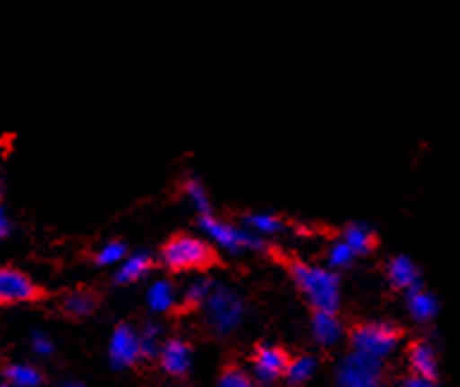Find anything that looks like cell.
Masks as SVG:
<instances>
[{
	"mask_svg": "<svg viewBox=\"0 0 460 387\" xmlns=\"http://www.w3.org/2000/svg\"><path fill=\"white\" fill-rule=\"evenodd\" d=\"M280 261L286 266L295 287L299 289V295L311 306V311H339V306H341V283H339V276L332 268L309 264V261H302L297 257H283Z\"/></svg>",
	"mask_w": 460,
	"mask_h": 387,
	"instance_id": "cell-1",
	"label": "cell"
},
{
	"mask_svg": "<svg viewBox=\"0 0 460 387\" xmlns=\"http://www.w3.org/2000/svg\"><path fill=\"white\" fill-rule=\"evenodd\" d=\"M47 299V289L35 283L29 273L17 266H0V308L40 303Z\"/></svg>",
	"mask_w": 460,
	"mask_h": 387,
	"instance_id": "cell-6",
	"label": "cell"
},
{
	"mask_svg": "<svg viewBox=\"0 0 460 387\" xmlns=\"http://www.w3.org/2000/svg\"><path fill=\"white\" fill-rule=\"evenodd\" d=\"M402 387H438V383L426 381V378H419V376H414V374H411L409 378H404Z\"/></svg>",
	"mask_w": 460,
	"mask_h": 387,
	"instance_id": "cell-29",
	"label": "cell"
},
{
	"mask_svg": "<svg viewBox=\"0 0 460 387\" xmlns=\"http://www.w3.org/2000/svg\"><path fill=\"white\" fill-rule=\"evenodd\" d=\"M182 191H185V197L190 198V203H192L194 210H197L199 215L213 213V203H210L208 189H206V185L201 182L199 175H187V178L182 180Z\"/></svg>",
	"mask_w": 460,
	"mask_h": 387,
	"instance_id": "cell-23",
	"label": "cell"
},
{
	"mask_svg": "<svg viewBox=\"0 0 460 387\" xmlns=\"http://www.w3.org/2000/svg\"><path fill=\"white\" fill-rule=\"evenodd\" d=\"M0 387H7V385H3V383H0Z\"/></svg>",
	"mask_w": 460,
	"mask_h": 387,
	"instance_id": "cell-33",
	"label": "cell"
},
{
	"mask_svg": "<svg viewBox=\"0 0 460 387\" xmlns=\"http://www.w3.org/2000/svg\"><path fill=\"white\" fill-rule=\"evenodd\" d=\"M3 376L14 387H40L45 383V374L31 365H5Z\"/></svg>",
	"mask_w": 460,
	"mask_h": 387,
	"instance_id": "cell-22",
	"label": "cell"
},
{
	"mask_svg": "<svg viewBox=\"0 0 460 387\" xmlns=\"http://www.w3.org/2000/svg\"><path fill=\"white\" fill-rule=\"evenodd\" d=\"M64 387H84V385H82V383H68V385H64Z\"/></svg>",
	"mask_w": 460,
	"mask_h": 387,
	"instance_id": "cell-31",
	"label": "cell"
},
{
	"mask_svg": "<svg viewBox=\"0 0 460 387\" xmlns=\"http://www.w3.org/2000/svg\"><path fill=\"white\" fill-rule=\"evenodd\" d=\"M7 232H10V222H7L5 210H3V206H0V238H5Z\"/></svg>",
	"mask_w": 460,
	"mask_h": 387,
	"instance_id": "cell-30",
	"label": "cell"
},
{
	"mask_svg": "<svg viewBox=\"0 0 460 387\" xmlns=\"http://www.w3.org/2000/svg\"><path fill=\"white\" fill-rule=\"evenodd\" d=\"M404 295H407L409 315H411L419 324L432 322V320L439 315L438 296L432 295V292H428L423 285H416V287H411L409 292H404Z\"/></svg>",
	"mask_w": 460,
	"mask_h": 387,
	"instance_id": "cell-14",
	"label": "cell"
},
{
	"mask_svg": "<svg viewBox=\"0 0 460 387\" xmlns=\"http://www.w3.org/2000/svg\"><path fill=\"white\" fill-rule=\"evenodd\" d=\"M0 197H3V187H0Z\"/></svg>",
	"mask_w": 460,
	"mask_h": 387,
	"instance_id": "cell-32",
	"label": "cell"
},
{
	"mask_svg": "<svg viewBox=\"0 0 460 387\" xmlns=\"http://www.w3.org/2000/svg\"><path fill=\"white\" fill-rule=\"evenodd\" d=\"M385 277L397 292H409L411 287L420 285V271L407 255H395L385 264Z\"/></svg>",
	"mask_w": 460,
	"mask_h": 387,
	"instance_id": "cell-13",
	"label": "cell"
},
{
	"mask_svg": "<svg viewBox=\"0 0 460 387\" xmlns=\"http://www.w3.org/2000/svg\"><path fill=\"white\" fill-rule=\"evenodd\" d=\"M409 366H411V374L419 378H426V381L438 383L439 378V359L435 353V346L430 341H411L407 350Z\"/></svg>",
	"mask_w": 460,
	"mask_h": 387,
	"instance_id": "cell-11",
	"label": "cell"
},
{
	"mask_svg": "<svg viewBox=\"0 0 460 387\" xmlns=\"http://www.w3.org/2000/svg\"><path fill=\"white\" fill-rule=\"evenodd\" d=\"M216 287V283L210 280V277L201 276L197 277L194 283L187 285V289L182 292L181 301H178V308H175V312H194L199 311V308L204 306L206 296L210 295V289Z\"/></svg>",
	"mask_w": 460,
	"mask_h": 387,
	"instance_id": "cell-20",
	"label": "cell"
},
{
	"mask_svg": "<svg viewBox=\"0 0 460 387\" xmlns=\"http://www.w3.org/2000/svg\"><path fill=\"white\" fill-rule=\"evenodd\" d=\"M245 229H251L257 236H279L288 229V222L276 213H245L243 215Z\"/></svg>",
	"mask_w": 460,
	"mask_h": 387,
	"instance_id": "cell-19",
	"label": "cell"
},
{
	"mask_svg": "<svg viewBox=\"0 0 460 387\" xmlns=\"http://www.w3.org/2000/svg\"><path fill=\"white\" fill-rule=\"evenodd\" d=\"M99 306L101 296L93 289H73V292L61 296L58 311L64 312V318L80 322V320L92 318L93 312L99 311Z\"/></svg>",
	"mask_w": 460,
	"mask_h": 387,
	"instance_id": "cell-12",
	"label": "cell"
},
{
	"mask_svg": "<svg viewBox=\"0 0 460 387\" xmlns=\"http://www.w3.org/2000/svg\"><path fill=\"white\" fill-rule=\"evenodd\" d=\"M384 359L350 350L337 366L339 387H384Z\"/></svg>",
	"mask_w": 460,
	"mask_h": 387,
	"instance_id": "cell-7",
	"label": "cell"
},
{
	"mask_svg": "<svg viewBox=\"0 0 460 387\" xmlns=\"http://www.w3.org/2000/svg\"><path fill=\"white\" fill-rule=\"evenodd\" d=\"M252 371L262 383H276L286 376V369L290 365V355L274 343H257L252 350Z\"/></svg>",
	"mask_w": 460,
	"mask_h": 387,
	"instance_id": "cell-9",
	"label": "cell"
},
{
	"mask_svg": "<svg viewBox=\"0 0 460 387\" xmlns=\"http://www.w3.org/2000/svg\"><path fill=\"white\" fill-rule=\"evenodd\" d=\"M199 229L213 243H217L222 250H227V252H234V255L248 252V250L251 252H274V248L262 236L252 233L251 229H241V226L229 224V222L220 220L216 213L199 215Z\"/></svg>",
	"mask_w": 460,
	"mask_h": 387,
	"instance_id": "cell-5",
	"label": "cell"
},
{
	"mask_svg": "<svg viewBox=\"0 0 460 387\" xmlns=\"http://www.w3.org/2000/svg\"><path fill=\"white\" fill-rule=\"evenodd\" d=\"M199 311L204 312L206 330L217 339H225V336L239 330L245 318V303L241 295H236L232 287H225V285H216L210 289L204 306Z\"/></svg>",
	"mask_w": 460,
	"mask_h": 387,
	"instance_id": "cell-3",
	"label": "cell"
},
{
	"mask_svg": "<svg viewBox=\"0 0 460 387\" xmlns=\"http://www.w3.org/2000/svg\"><path fill=\"white\" fill-rule=\"evenodd\" d=\"M124 255H127V243H122V241H108V243L93 255V261L99 266H112L117 264V261H124Z\"/></svg>",
	"mask_w": 460,
	"mask_h": 387,
	"instance_id": "cell-27",
	"label": "cell"
},
{
	"mask_svg": "<svg viewBox=\"0 0 460 387\" xmlns=\"http://www.w3.org/2000/svg\"><path fill=\"white\" fill-rule=\"evenodd\" d=\"M315 369H318V359L314 355H297V357H290V365H288L283 378L290 387H302L304 383L311 381Z\"/></svg>",
	"mask_w": 460,
	"mask_h": 387,
	"instance_id": "cell-21",
	"label": "cell"
},
{
	"mask_svg": "<svg viewBox=\"0 0 460 387\" xmlns=\"http://www.w3.org/2000/svg\"><path fill=\"white\" fill-rule=\"evenodd\" d=\"M339 238H341L350 250H353V255L356 257L372 255L374 250H376V245H379V238H376L372 226L358 224V222L356 224L344 226V229H341V236Z\"/></svg>",
	"mask_w": 460,
	"mask_h": 387,
	"instance_id": "cell-16",
	"label": "cell"
},
{
	"mask_svg": "<svg viewBox=\"0 0 460 387\" xmlns=\"http://www.w3.org/2000/svg\"><path fill=\"white\" fill-rule=\"evenodd\" d=\"M217 387H255V383L239 365H225L217 376Z\"/></svg>",
	"mask_w": 460,
	"mask_h": 387,
	"instance_id": "cell-26",
	"label": "cell"
},
{
	"mask_svg": "<svg viewBox=\"0 0 460 387\" xmlns=\"http://www.w3.org/2000/svg\"><path fill=\"white\" fill-rule=\"evenodd\" d=\"M31 346H33V350L38 355H52L54 353L52 339L45 334H40V331H35L33 339H31Z\"/></svg>",
	"mask_w": 460,
	"mask_h": 387,
	"instance_id": "cell-28",
	"label": "cell"
},
{
	"mask_svg": "<svg viewBox=\"0 0 460 387\" xmlns=\"http://www.w3.org/2000/svg\"><path fill=\"white\" fill-rule=\"evenodd\" d=\"M356 259L358 257L353 255V250H350L341 238L334 241V243L330 245V250H327V268H332V271L349 268V266H353V261Z\"/></svg>",
	"mask_w": 460,
	"mask_h": 387,
	"instance_id": "cell-25",
	"label": "cell"
},
{
	"mask_svg": "<svg viewBox=\"0 0 460 387\" xmlns=\"http://www.w3.org/2000/svg\"><path fill=\"white\" fill-rule=\"evenodd\" d=\"M152 266H155V259H152L150 252H136V255L127 257L122 261V266L117 268L115 277H112V283L115 285H134L138 280L147 276L152 271Z\"/></svg>",
	"mask_w": 460,
	"mask_h": 387,
	"instance_id": "cell-17",
	"label": "cell"
},
{
	"mask_svg": "<svg viewBox=\"0 0 460 387\" xmlns=\"http://www.w3.org/2000/svg\"><path fill=\"white\" fill-rule=\"evenodd\" d=\"M311 334L321 347H332L344 336V327L339 322L337 312L311 311Z\"/></svg>",
	"mask_w": 460,
	"mask_h": 387,
	"instance_id": "cell-15",
	"label": "cell"
},
{
	"mask_svg": "<svg viewBox=\"0 0 460 387\" xmlns=\"http://www.w3.org/2000/svg\"><path fill=\"white\" fill-rule=\"evenodd\" d=\"M159 261L164 268L173 273L185 271H210L220 264V257L213 250V245L204 238L190 236V233H175L159 250Z\"/></svg>",
	"mask_w": 460,
	"mask_h": 387,
	"instance_id": "cell-2",
	"label": "cell"
},
{
	"mask_svg": "<svg viewBox=\"0 0 460 387\" xmlns=\"http://www.w3.org/2000/svg\"><path fill=\"white\" fill-rule=\"evenodd\" d=\"M404 339V331L400 324L388 322V320H367V322L356 324L349 334L350 347L356 353L369 355V357L385 359L395 353Z\"/></svg>",
	"mask_w": 460,
	"mask_h": 387,
	"instance_id": "cell-4",
	"label": "cell"
},
{
	"mask_svg": "<svg viewBox=\"0 0 460 387\" xmlns=\"http://www.w3.org/2000/svg\"><path fill=\"white\" fill-rule=\"evenodd\" d=\"M157 362L166 376L182 381L192 371V346L185 339H178V336L166 339L159 347Z\"/></svg>",
	"mask_w": 460,
	"mask_h": 387,
	"instance_id": "cell-10",
	"label": "cell"
},
{
	"mask_svg": "<svg viewBox=\"0 0 460 387\" xmlns=\"http://www.w3.org/2000/svg\"><path fill=\"white\" fill-rule=\"evenodd\" d=\"M178 301H181L178 299V287L166 277L152 283L150 289H147V308L152 312H175Z\"/></svg>",
	"mask_w": 460,
	"mask_h": 387,
	"instance_id": "cell-18",
	"label": "cell"
},
{
	"mask_svg": "<svg viewBox=\"0 0 460 387\" xmlns=\"http://www.w3.org/2000/svg\"><path fill=\"white\" fill-rule=\"evenodd\" d=\"M108 359L115 369H131L136 362H140V341L138 331L128 322H119L112 330L111 341H108Z\"/></svg>",
	"mask_w": 460,
	"mask_h": 387,
	"instance_id": "cell-8",
	"label": "cell"
},
{
	"mask_svg": "<svg viewBox=\"0 0 460 387\" xmlns=\"http://www.w3.org/2000/svg\"><path fill=\"white\" fill-rule=\"evenodd\" d=\"M162 336H164L162 324H157V322L143 324V330L138 331L140 357H143V359H157L159 347H162Z\"/></svg>",
	"mask_w": 460,
	"mask_h": 387,
	"instance_id": "cell-24",
	"label": "cell"
}]
</instances>
